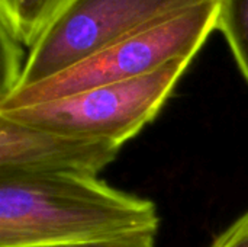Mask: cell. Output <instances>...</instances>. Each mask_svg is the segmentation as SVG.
<instances>
[{"mask_svg":"<svg viewBox=\"0 0 248 247\" xmlns=\"http://www.w3.org/2000/svg\"><path fill=\"white\" fill-rule=\"evenodd\" d=\"M155 205L96 176L0 173V247L83 243L155 233Z\"/></svg>","mask_w":248,"mask_h":247,"instance_id":"cell-1","label":"cell"},{"mask_svg":"<svg viewBox=\"0 0 248 247\" xmlns=\"http://www.w3.org/2000/svg\"><path fill=\"white\" fill-rule=\"evenodd\" d=\"M219 0H208L118 41L76 66L0 99V111L61 99L93 87L150 74L173 60L193 58L217 29Z\"/></svg>","mask_w":248,"mask_h":247,"instance_id":"cell-2","label":"cell"},{"mask_svg":"<svg viewBox=\"0 0 248 247\" xmlns=\"http://www.w3.org/2000/svg\"><path fill=\"white\" fill-rule=\"evenodd\" d=\"M193 58L183 57L126 82L93 87L45 103L0 111L29 127L122 146L161 111Z\"/></svg>","mask_w":248,"mask_h":247,"instance_id":"cell-3","label":"cell"},{"mask_svg":"<svg viewBox=\"0 0 248 247\" xmlns=\"http://www.w3.org/2000/svg\"><path fill=\"white\" fill-rule=\"evenodd\" d=\"M205 1L208 0H74L28 51L15 89L46 80L118 41Z\"/></svg>","mask_w":248,"mask_h":247,"instance_id":"cell-4","label":"cell"},{"mask_svg":"<svg viewBox=\"0 0 248 247\" xmlns=\"http://www.w3.org/2000/svg\"><path fill=\"white\" fill-rule=\"evenodd\" d=\"M121 146L19 124L0 115V173L96 176Z\"/></svg>","mask_w":248,"mask_h":247,"instance_id":"cell-5","label":"cell"},{"mask_svg":"<svg viewBox=\"0 0 248 247\" xmlns=\"http://www.w3.org/2000/svg\"><path fill=\"white\" fill-rule=\"evenodd\" d=\"M74 0H0L1 29L28 51Z\"/></svg>","mask_w":248,"mask_h":247,"instance_id":"cell-6","label":"cell"},{"mask_svg":"<svg viewBox=\"0 0 248 247\" xmlns=\"http://www.w3.org/2000/svg\"><path fill=\"white\" fill-rule=\"evenodd\" d=\"M217 28L225 35L248 82V0H219Z\"/></svg>","mask_w":248,"mask_h":247,"instance_id":"cell-7","label":"cell"},{"mask_svg":"<svg viewBox=\"0 0 248 247\" xmlns=\"http://www.w3.org/2000/svg\"><path fill=\"white\" fill-rule=\"evenodd\" d=\"M155 233H138L125 237L96 240V242H83V243H65V245H49V246L36 247H154Z\"/></svg>","mask_w":248,"mask_h":247,"instance_id":"cell-8","label":"cell"},{"mask_svg":"<svg viewBox=\"0 0 248 247\" xmlns=\"http://www.w3.org/2000/svg\"><path fill=\"white\" fill-rule=\"evenodd\" d=\"M211 247H248V213L224 230Z\"/></svg>","mask_w":248,"mask_h":247,"instance_id":"cell-9","label":"cell"}]
</instances>
